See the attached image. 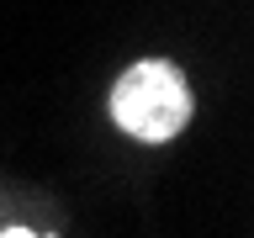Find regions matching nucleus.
<instances>
[{
  "label": "nucleus",
  "mask_w": 254,
  "mask_h": 238,
  "mask_svg": "<svg viewBox=\"0 0 254 238\" xmlns=\"http://www.w3.org/2000/svg\"><path fill=\"white\" fill-rule=\"evenodd\" d=\"M0 238H37V233H27V228H11V233H0Z\"/></svg>",
  "instance_id": "nucleus-2"
},
{
  "label": "nucleus",
  "mask_w": 254,
  "mask_h": 238,
  "mask_svg": "<svg viewBox=\"0 0 254 238\" xmlns=\"http://www.w3.org/2000/svg\"><path fill=\"white\" fill-rule=\"evenodd\" d=\"M111 117L138 143H164L190 122V90L175 63L143 59L111 85Z\"/></svg>",
  "instance_id": "nucleus-1"
}]
</instances>
